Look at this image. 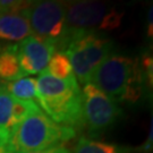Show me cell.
Masks as SVG:
<instances>
[{
    "label": "cell",
    "instance_id": "cell-10",
    "mask_svg": "<svg viewBox=\"0 0 153 153\" xmlns=\"http://www.w3.org/2000/svg\"><path fill=\"white\" fill-rule=\"evenodd\" d=\"M26 10V9H25ZM25 10L19 13H2L0 15V41L17 42L32 35Z\"/></svg>",
    "mask_w": 153,
    "mask_h": 153
},
{
    "label": "cell",
    "instance_id": "cell-9",
    "mask_svg": "<svg viewBox=\"0 0 153 153\" xmlns=\"http://www.w3.org/2000/svg\"><path fill=\"white\" fill-rule=\"evenodd\" d=\"M18 61L24 75L41 74L55 53L56 48L34 35H30L17 44Z\"/></svg>",
    "mask_w": 153,
    "mask_h": 153
},
{
    "label": "cell",
    "instance_id": "cell-17",
    "mask_svg": "<svg viewBox=\"0 0 153 153\" xmlns=\"http://www.w3.org/2000/svg\"><path fill=\"white\" fill-rule=\"evenodd\" d=\"M146 34L150 40L153 36V7L150 6L148 11V21H146Z\"/></svg>",
    "mask_w": 153,
    "mask_h": 153
},
{
    "label": "cell",
    "instance_id": "cell-14",
    "mask_svg": "<svg viewBox=\"0 0 153 153\" xmlns=\"http://www.w3.org/2000/svg\"><path fill=\"white\" fill-rule=\"evenodd\" d=\"M44 71L58 79H68L75 76L73 73L71 61L62 51H55Z\"/></svg>",
    "mask_w": 153,
    "mask_h": 153
},
{
    "label": "cell",
    "instance_id": "cell-4",
    "mask_svg": "<svg viewBox=\"0 0 153 153\" xmlns=\"http://www.w3.org/2000/svg\"><path fill=\"white\" fill-rule=\"evenodd\" d=\"M62 52L71 61L76 79L85 85L99 65L114 52V41L95 31H69Z\"/></svg>",
    "mask_w": 153,
    "mask_h": 153
},
{
    "label": "cell",
    "instance_id": "cell-2",
    "mask_svg": "<svg viewBox=\"0 0 153 153\" xmlns=\"http://www.w3.org/2000/svg\"><path fill=\"white\" fill-rule=\"evenodd\" d=\"M90 83L116 103H136L146 90L140 58L112 52L93 73Z\"/></svg>",
    "mask_w": 153,
    "mask_h": 153
},
{
    "label": "cell",
    "instance_id": "cell-18",
    "mask_svg": "<svg viewBox=\"0 0 153 153\" xmlns=\"http://www.w3.org/2000/svg\"><path fill=\"white\" fill-rule=\"evenodd\" d=\"M65 146L62 145H58V146H53V148L47 149V150H42V151H36V152H30V153H61L65 150Z\"/></svg>",
    "mask_w": 153,
    "mask_h": 153
},
{
    "label": "cell",
    "instance_id": "cell-8",
    "mask_svg": "<svg viewBox=\"0 0 153 153\" xmlns=\"http://www.w3.org/2000/svg\"><path fill=\"white\" fill-rule=\"evenodd\" d=\"M34 101H21L7 92L4 82L0 85V142L7 144L16 127L34 110L39 109Z\"/></svg>",
    "mask_w": 153,
    "mask_h": 153
},
{
    "label": "cell",
    "instance_id": "cell-20",
    "mask_svg": "<svg viewBox=\"0 0 153 153\" xmlns=\"http://www.w3.org/2000/svg\"><path fill=\"white\" fill-rule=\"evenodd\" d=\"M61 153H71V152L69 151V150H68V149H65V150H64V151H62Z\"/></svg>",
    "mask_w": 153,
    "mask_h": 153
},
{
    "label": "cell",
    "instance_id": "cell-15",
    "mask_svg": "<svg viewBox=\"0 0 153 153\" xmlns=\"http://www.w3.org/2000/svg\"><path fill=\"white\" fill-rule=\"evenodd\" d=\"M140 66L143 74V78L145 82L146 90H152L153 86V60L149 53H144L140 59Z\"/></svg>",
    "mask_w": 153,
    "mask_h": 153
},
{
    "label": "cell",
    "instance_id": "cell-19",
    "mask_svg": "<svg viewBox=\"0 0 153 153\" xmlns=\"http://www.w3.org/2000/svg\"><path fill=\"white\" fill-rule=\"evenodd\" d=\"M0 153H8L7 151V144L0 142Z\"/></svg>",
    "mask_w": 153,
    "mask_h": 153
},
{
    "label": "cell",
    "instance_id": "cell-13",
    "mask_svg": "<svg viewBox=\"0 0 153 153\" xmlns=\"http://www.w3.org/2000/svg\"><path fill=\"white\" fill-rule=\"evenodd\" d=\"M7 92L13 98L21 101L36 102V78L22 77L13 82H4Z\"/></svg>",
    "mask_w": 153,
    "mask_h": 153
},
{
    "label": "cell",
    "instance_id": "cell-1",
    "mask_svg": "<svg viewBox=\"0 0 153 153\" xmlns=\"http://www.w3.org/2000/svg\"><path fill=\"white\" fill-rule=\"evenodd\" d=\"M36 103L56 124L76 133L84 128L82 88L75 76L58 79L42 71L36 78Z\"/></svg>",
    "mask_w": 153,
    "mask_h": 153
},
{
    "label": "cell",
    "instance_id": "cell-12",
    "mask_svg": "<svg viewBox=\"0 0 153 153\" xmlns=\"http://www.w3.org/2000/svg\"><path fill=\"white\" fill-rule=\"evenodd\" d=\"M136 149L114 142L98 141L82 136L77 140L71 153H135Z\"/></svg>",
    "mask_w": 153,
    "mask_h": 153
},
{
    "label": "cell",
    "instance_id": "cell-21",
    "mask_svg": "<svg viewBox=\"0 0 153 153\" xmlns=\"http://www.w3.org/2000/svg\"><path fill=\"white\" fill-rule=\"evenodd\" d=\"M0 85H1V81H0Z\"/></svg>",
    "mask_w": 153,
    "mask_h": 153
},
{
    "label": "cell",
    "instance_id": "cell-7",
    "mask_svg": "<svg viewBox=\"0 0 153 153\" xmlns=\"http://www.w3.org/2000/svg\"><path fill=\"white\" fill-rule=\"evenodd\" d=\"M82 104L83 125L90 135H98L109 129L123 114L119 104L108 98L92 83L83 85Z\"/></svg>",
    "mask_w": 153,
    "mask_h": 153
},
{
    "label": "cell",
    "instance_id": "cell-11",
    "mask_svg": "<svg viewBox=\"0 0 153 153\" xmlns=\"http://www.w3.org/2000/svg\"><path fill=\"white\" fill-rule=\"evenodd\" d=\"M25 77L18 61L17 44L0 47V81L13 82Z\"/></svg>",
    "mask_w": 153,
    "mask_h": 153
},
{
    "label": "cell",
    "instance_id": "cell-3",
    "mask_svg": "<svg viewBox=\"0 0 153 153\" xmlns=\"http://www.w3.org/2000/svg\"><path fill=\"white\" fill-rule=\"evenodd\" d=\"M76 131L56 124L41 108L34 110L16 127L7 143L8 153H30L61 145Z\"/></svg>",
    "mask_w": 153,
    "mask_h": 153
},
{
    "label": "cell",
    "instance_id": "cell-6",
    "mask_svg": "<svg viewBox=\"0 0 153 153\" xmlns=\"http://www.w3.org/2000/svg\"><path fill=\"white\" fill-rule=\"evenodd\" d=\"M65 10L66 24L69 31L110 32L120 26L124 15L112 6L88 0L65 2Z\"/></svg>",
    "mask_w": 153,
    "mask_h": 153
},
{
    "label": "cell",
    "instance_id": "cell-5",
    "mask_svg": "<svg viewBox=\"0 0 153 153\" xmlns=\"http://www.w3.org/2000/svg\"><path fill=\"white\" fill-rule=\"evenodd\" d=\"M25 13L32 35L52 44L56 51H62L69 34L66 24L65 2L33 1Z\"/></svg>",
    "mask_w": 153,
    "mask_h": 153
},
{
    "label": "cell",
    "instance_id": "cell-16",
    "mask_svg": "<svg viewBox=\"0 0 153 153\" xmlns=\"http://www.w3.org/2000/svg\"><path fill=\"white\" fill-rule=\"evenodd\" d=\"M152 148H153V119H151V123H150V131H149L148 137H146L145 142L142 144V146L136 149V151L140 153H151Z\"/></svg>",
    "mask_w": 153,
    "mask_h": 153
}]
</instances>
